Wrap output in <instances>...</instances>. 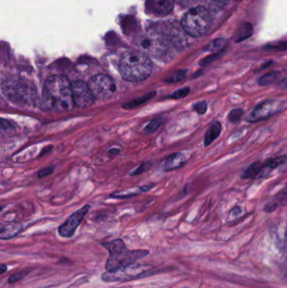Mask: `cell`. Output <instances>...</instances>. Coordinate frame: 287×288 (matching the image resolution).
I'll list each match as a JSON object with an SVG mask.
<instances>
[{
  "label": "cell",
  "instance_id": "cell-35",
  "mask_svg": "<svg viewBox=\"0 0 287 288\" xmlns=\"http://www.w3.org/2000/svg\"><path fill=\"white\" fill-rule=\"evenodd\" d=\"M8 267L6 265H1V267H0V274L3 275V274H5L6 271H7Z\"/></svg>",
  "mask_w": 287,
  "mask_h": 288
},
{
  "label": "cell",
  "instance_id": "cell-16",
  "mask_svg": "<svg viewBox=\"0 0 287 288\" xmlns=\"http://www.w3.org/2000/svg\"><path fill=\"white\" fill-rule=\"evenodd\" d=\"M157 95L156 91H151V92L145 94L143 96L138 97L137 99H133L131 101L126 102L122 106V108L126 110H132L137 107H140L141 104H144L150 99H152L155 95Z\"/></svg>",
  "mask_w": 287,
  "mask_h": 288
},
{
  "label": "cell",
  "instance_id": "cell-31",
  "mask_svg": "<svg viewBox=\"0 0 287 288\" xmlns=\"http://www.w3.org/2000/svg\"><path fill=\"white\" fill-rule=\"evenodd\" d=\"M242 213V208L240 206H236L232 209L231 213H230V216H232V218H235V217H238V216L240 215V213Z\"/></svg>",
  "mask_w": 287,
  "mask_h": 288
},
{
  "label": "cell",
  "instance_id": "cell-14",
  "mask_svg": "<svg viewBox=\"0 0 287 288\" xmlns=\"http://www.w3.org/2000/svg\"><path fill=\"white\" fill-rule=\"evenodd\" d=\"M221 132H222V125L219 121H213L205 133L204 145H210L211 143H213L219 137Z\"/></svg>",
  "mask_w": 287,
  "mask_h": 288
},
{
  "label": "cell",
  "instance_id": "cell-38",
  "mask_svg": "<svg viewBox=\"0 0 287 288\" xmlns=\"http://www.w3.org/2000/svg\"><path fill=\"white\" fill-rule=\"evenodd\" d=\"M284 272H285V276H287V260L285 262V265H284Z\"/></svg>",
  "mask_w": 287,
  "mask_h": 288
},
{
  "label": "cell",
  "instance_id": "cell-27",
  "mask_svg": "<svg viewBox=\"0 0 287 288\" xmlns=\"http://www.w3.org/2000/svg\"><path fill=\"white\" fill-rule=\"evenodd\" d=\"M221 56V53H217V54H213L209 55V56L205 57V58L201 59L200 62V65L201 67H205L211 63H213L214 61L217 60V58H219Z\"/></svg>",
  "mask_w": 287,
  "mask_h": 288
},
{
  "label": "cell",
  "instance_id": "cell-25",
  "mask_svg": "<svg viewBox=\"0 0 287 288\" xmlns=\"http://www.w3.org/2000/svg\"><path fill=\"white\" fill-rule=\"evenodd\" d=\"M224 42V39H216V40L212 41V42L208 45L207 47H206V51H218V50H220V49L222 48V46H223Z\"/></svg>",
  "mask_w": 287,
  "mask_h": 288
},
{
  "label": "cell",
  "instance_id": "cell-1",
  "mask_svg": "<svg viewBox=\"0 0 287 288\" xmlns=\"http://www.w3.org/2000/svg\"><path fill=\"white\" fill-rule=\"evenodd\" d=\"M42 99L46 108L56 112H69L73 109L72 84L63 75H54L44 84Z\"/></svg>",
  "mask_w": 287,
  "mask_h": 288
},
{
  "label": "cell",
  "instance_id": "cell-24",
  "mask_svg": "<svg viewBox=\"0 0 287 288\" xmlns=\"http://www.w3.org/2000/svg\"><path fill=\"white\" fill-rule=\"evenodd\" d=\"M186 76V70L176 71L175 73H173L172 75L169 76L165 82L167 83H177L179 82L181 80H183Z\"/></svg>",
  "mask_w": 287,
  "mask_h": 288
},
{
  "label": "cell",
  "instance_id": "cell-7",
  "mask_svg": "<svg viewBox=\"0 0 287 288\" xmlns=\"http://www.w3.org/2000/svg\"><path fill=\"white\" fill-rule=\"evenodd\" d=\"M282 103L278 99H266L258 103L247 116L248 122H258L269 118L275 113L280 112Z\"/></svg>",
  "mask_w": 287,
  "mask_h": 288
},
{
  "label": "cell",
  "instance_id": "cell-17",
  "mask_svg": "<svg viewBox=\"0 0 287 288\" xmlns=\"http://www.w3.org/2000/svg\"><path fill=\"white\" fill-rule=\"evenodd\" d=\"M174 0H158L155 11L161 16L169 15L174 9Z\"/></svg>",
  "mask_w": 287,
  "mask_h": 288
},
{
  "label": "cell",
  "instance_id": "cell-30",
  "mask_svg": "<svg viewBox=\"0 0 287 288\" xmlns=\"http://www.w3.org/2000/svg\"><path fill=\"white\" fill-rule=\"evenodd\" d=\"M54 167L44 168V169L39 171L38 177L39 178H43V177L47 176V175L54 172Z\"/></svg>",
  "mask_w": 287,
  "mask_h": 288
},
{
  "label": "cell",
  "instance_id": "cell-10",
  "mask_svg": "<svg viewBox=\"0 0 287 288\" xmlns=\"http://www.w3.org/2000/svg\"><path fill=\"white\" fill-rule=\"evenodd\" d=\"M3 91L13 101L27 102L31 96L28 87L19 80H6L3 84Z\"/></svg>",
  "mask_w": 287,
  "mask_h": 288
},
{
  "label": "cell",
  "instance_id": "cell-6",
  "mask_svg": "<svg viewBox=\"0 0 287 288\" xmlns=\"http://www.w3.org/2000/svg\"><path fill=\"white\" fill-rule=\"evenodd\" d=\"M94 99H107L116 92V83L107 74L93 76L88 83Z\"/></svg>",
  "mask_w": 287,
  "mask_h": 288
},
{
  "label": "cell",
  "instance_id": "cell-33",
  "mask_svg": "<svg viewBox=\"0 0 287 288\" xmlns=\"http://www.w3.org/2000/svg\"><path fill=\"white\" fill-rule=\"evenodd\" d=\"M213 2L216 3L217 5H225L229 2L230 0H212Z\"/></svg>",
  "mask_w": 287,
  "mask_h": 288
},
{
  "label": "cell",
  "instance_id": "cell-21",
  "mask_svg": "<svg viewBox=\"0 0 287 288\" xmlns=\"http://www.w3.org/2000/svg\"><path fill=\"white\" fill-rule=\"evenodd\" d=\"M244 115V112L243 109L237 108V109L232 110V111L229 112V114H228V121H229L231 123H237Z\"/></svg>",
  "mask_w": 287,
  "mask_h": 288
},
{
  "label": "cell",
  "instance_id": "cell-15",
  "mask_svg": "<svg viewBox=\"0 0 287 288\" xmlns=\"http://www.w3.org/2000/svg\"><path fill=\"white\" fill-rule=\"evenodd\" d=\"M22 230L21 224H9L1 228L0 239L3 240H11L16 237Z\"/></svg>",
  "mask_w": 287,
  "mask_h": 288
},
{
  "label": "cell",
  "instance_id": "cell-22",
  "mask_svg": "<svg viewBox=\"0 0 287 288\" xmlns=\"http://www.w3.org/2000/svg\"><path fill=\"white\" fill-rule=\"evenodd\" d=\"M31 272V271H27V270H23V271H19L16 273L12 274L11 276L8 278V282L10 284L16 283L17 281H20L22 279L24 278L28 274Z\"/></svg>",
  "mask_w": 287,
  "mask_h": 288
},
{
  "label": "cell",
  "instance_id": "cell-29",
  "mask_svg": "<svg viewBox=\"0 0 287 288\" xmlns=\"http://www.w3.org/2000/svg\"><path fill=\"white\" fill-rule=\"evenodd\" d=\"M151 165H152L150 163H143L131 174L132 175H138V174H140L141 173L145 172L147 170H149L150 168H151Z\"/></svg>",
  "mask_w": 287,
  "mask_h": 288
},
{
  "label": "cell",
  "instance_id": "cell-26",
  "mask_svg": "<svg viewBox=\"0 0 287 288\" xmlns=\"http://www.w3.org/2000/svg\"><path fill=\"white\" fill-rule=\"evenodd\" d=\"M266 49L273 51H287V41H279L266 46Z\"/></svg>",
  "mask_w": 287,
  "mask_h": 288
},
{
  "label": "cell",
  "instance_id": "cell-18",
  "mask_svg": "<svg viewBox=\"0 0 287 288\" xmlns=\"http://www.w3.org/2000/svg\"><path fill=\"white\" fill-rule=\"evenodd\" d=\"M253 33V27L249 23H244L239 27L238 32H236V41L240 42V41H244L247 38H249Z\"/></svg>",
  "mask_w": 287,
  "mask_h": 288
},
{
  "label": "cell",
  "instance_id": "cell-5",
  "mask_svg": "<svg viewBox=\"0 0 287 288\" xmlns=\"http://www.w3.org/2000/svg\"><path fill=\"white\" fill-rule=\"evenodd\" d=\"M151 271L152 269H143V267L134 264L113 273L106 271L102 274L101 279L106 282H126L150 276L152 275Z\"/></svg>",
  "mask_w": 287,
  "mask_h": 288
},
{
  "label": "cell",
  "instance_id": "cell-11",
  "mask_svg": "<svg viewBox=\"0 0 287 288\" xmlns=\"http://www.w3.org/2000/svg\"><path fill=\"white\" fill-rule=\"evenodd\" d=\"M270 165L267 161L265 162H254L249 165L242 174L243 179H258L266 177L271 172Z\"/></svg>",
  "mask_w": 287,
  "mask_h": 288
},
{
  "label": "cell",
  "instance_id": "cell-3",
  "mask_svg": "<svg viewBox=\"0 0 287 288\" xmlns=\"http://www.w3.org/2000/svg\"><path fill=\"white\" fill-rule=\"evenodd\" d=\"M119 70L126 81L142 82L152 73V63L143 51H128L121 57Z\"/></svg>",
  "mask_w": 287,
  "mask_h": 288
},
{
  "label": "cell",
  "instance_id": "cell-19",
  "mask_svg": "<svg viewBox=\"0 0 287 288\" xmlns=\"http://www.w3.org/2000/svg\"><path fill=\"white\" fill-rule=\"evenodd\" d=\"M278 77H279L278 72H270V73H266L258 78V85H262V86L272 85L277 80Z\"/></svg>",
  "mask_w": 287,
  "mask_h": 288
},
{
  "label": "cell",
  "instance_id": "cell-32",
  "mask_svg": "<svg viewBox=\"0 0 287 288\" xmlns=\"http://www.w3.org/2000/svg\"><path fill=\"white\" fill-rule=\"evenodd\" d=\"M120 153H121V150L117 149V148H111V149H110V151H109V155H110L111 157L116 156V155L119 154Z\"/></svg>",
  "mask_w": 287,
  "mask_h": 288
},
{
  "label": "cell",
  "instance_id": "cell-23",
  "mask_svg": "<svg viewBox=\"0 0 287 288\" xmlns=\"http://www.w3.org/2000/svg\"><path fill=\"white\" fill-rule=\"evenodd\" d=\"M190 92H191V88H181V89H179V90H176V91H174L171 95H169L168 98L173 99H182V98H185V97L187 96V95L190 94Z\"/></svg>",
  "mask_w": 287,
  "mask_h": 288
},
{
  "label": "cell",
  "instance_id": "cell-34",
  "mask_svg": "<svg viewBox=\"0 0 287 288\" xmlns=\"http://www.w3.org/2000/svg\"><path fill=\"white\" fill-rule=\"evenodd\" d=\"M153 187H154V185H152V186H150V187H148V186H146V187H141L140 191L142 192H148L149 190L153 188Z\"/></svg>",
  "mask_w": 287,
  "mask_h": 288
},
{
  "label": "cell",
  "instance_id": "cell-12",
  "mask_svg": "<svg viewBox=\"0 0 287 288\" xmlns=\"http://www.w3.org/2000/svg\"><path fill=\"white\" fill-rule=\"evenodd\" d=\"M186 160L185 155L181 153H175L169 155L164 161L163 170L164 171H171L182 167L186 164Z\"/></svg>",
  "mask_w": 287,
  "mask_h": 288
},
{
  "label": "cell",
  "instance_id": "cell-4",
  "mask_svg": "<svg viewBox=\"0 0 287 288\" xmlns=\"http://www.w3.org/2000/svg\"><path fill=\"white\" fill-rule=\"evenodd\" d=\"M212 23L210 13L205 8H193L184 15L181 24L191 37H201L207 32Z\"/></svg>",
  "mask_w": 287,
  "mask_h": 288
},
{
  "label": "cell",
  "instance_id": "cell-9",
  "mask_svg": "<svg viewBox=\"0 0 287 288\" xmlns=\"http://www.w3.org/2000/svg\"><path fill=\"white\" fill-rule=\"evenodd\" d=\"M72 99L75 107L85 108L91 106L94 101V96L89 85L84 81L77 80L72 84Z\"/></svg>",
  "mask_w": 287,
  "mask_h": 288
},
{
  "label": "cell",
  "instance_id": "cell-20",
  "mask_svg": "<svg viewBox=\"0 0 287 288\" xmlns=\"http://www.w3.org/2000/svg\"><path fill=\"white\" fill-rule=\"evenodd\" d=\"M162 121L160 119H155L150 121L147 126L143 129V133L146 134H151L154 133L160 126H161Z\"/></svg>",
  "mask_w": 287,
  "mask_h": 288
},
{
  "label": "cell",
  "instance_id": "cell-37",
  "mask_svg": "<svg viewBox=\"0 0 287 288\" xmlns=\"http://www.w3.org/2000/svg\"><path fill=\"white\" fill-rule=\"evenodd\" d=\"M281 86L283 88H285V89H287V77L281 82Z\"/></svg>",
  "mask_w": 287,
  "mask_h": 288
},
{
  "label": "cell",
  "instance_id": "cell-13",
  "mask_svg": "<svg viewBox=\"0 0 287 288\" xmlns=\"http://www.w3.org/2000/svg\"><path fill=\"white\" fill-rule=\"evenodd\" d=\"M279 206H287V185L273 197L270 202L266 204L265 212L271 213L275 211Z\"/></svg>",
  "mask_w": 287,
  "mask_h": 288
},
{
  "label": "cell",
  "instance_id": "cell-2",
  "mask_svg": "<svg viewBox=\"0 0 287 288\" xmlns=\"http://www.w3.org/2000/svg\"><path fill=\"white\" fill-rule=\"evenodd\" d=\"M101 245L109 252L105 268L110 273L116 272L136 264V262L139 259H144L150 254V252L147 250H127L121 239L113 240L111 242L101 243Z\"/></svg>",
  "mask_w": 287,
  "mask_h": 288
},
{
  "label": "cell",
  "instance_id": "cell-28",
  "mask_svg": "<svg viewBox=\"0 0 287 288\" xmlns=\"http://www.w3.org/2000/svg\"><path fill=\"white\" fill-rule=\"evenodd\" d=\"M193 109L197 112L199 115L205 114L207 110V103L206 101L201 100V101H198L193 104Z\"/></svg>",
  "mask_w": 287,
  "mask_h": 288
},
{
  "label": "cell",
  "instance_id": "cell-36",
  "mask_svg": "<svg viewBox=\"0 0 287 288\" xmlns=\"http://www.w3.org/2000/svg\"><path fill=\"white\" fill-rule=\"evenodd\" d=\"M272 62H271V61H270V62H267V63H265V64H264L263 66H262V68H261V69H264V68H269V67H270V66L272 65Z\"/></svg>",
  "mask_w": 287,
  "mask_h": 288
},
{
  "label": "cell",
  "instance_id": "cell-8",
  "mask_svg": "<svg viewBox=\"0 0 287 288\" xmlns=\"http://www.w3.org/2000/svg\"><path fill=\"white\" fill-rule=\"evenodd\" d=\"M90 205H85L83 206L82 208L79 209L77 211L72 213L68 217V219L62 225L59 226L58 234L64 239L73 237L77 228H79L80 223H82L83 219L87 214L88 212L90 211Z\"/></svg>",
  "mask_w": 287,
  "mask_h": 288
}]
</instances>
